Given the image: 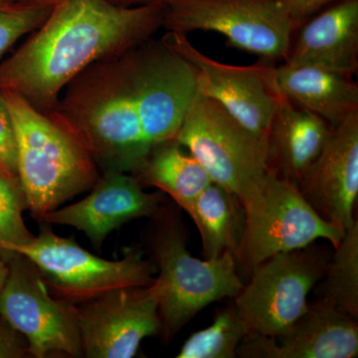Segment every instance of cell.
<instances>
[{
  "mask_svg": "<svg viewBox=\"0 0 358 358\" xmlns=\"http://www.w3.org/2000/svg\"><path fill=\"white\" fill-rule=\"evenodd\" d=\"M166 7L57 0L24 43L0 61V90L16 92L49 114L66 86L90 66L152 38L164 25Z\"/></svg>",
  "mask_w": 358,
  "mask_h": 358,
  "instance_id": "6da1fadb",
  "label": "cell"
},
{
  "mask_svg": "<svg viewBox=\"0 0 358 358\" xmlns=\"http://www.w3.org/2000/svg\"><path fill=\"white\" fill-rule=\"evenodd\" d=\"M136 46L78 75L48 114L84 145L103 171L134 176L152 150L143 128Z\"/></svg>",
  "mask_w": 358,
  "mask_h": 358,
  "instance_id": "7a4b0ae2",
  "label": "cell"
},
{
  "mask_svg": "<svg viewBox=\"0 0 358 358\" xmlns=\"http://www.w3.org/2000/svg\"><path fill=\"white\" fill-rule=\"evenodd\" d=\"M13 115L17 171L28 209L39 220L96 185L101 173L88 150L22 96L1 90Z\"/></svg>",
  "mask_w": 358,
  "mask_h": 358,
  "instance_id": "3957f363",
  "label": "cell"
},
{
  "mask_svg": "<svg viewBox=\"0 0 358 358\" xmlns=\"http://www.w3.org/2000/svg\"><path fill=\"white\" fill-rule=\"evenodd\" d=\"M152 243L159 275L150 285L157 296L162 331L173 336L207 306L235 298L243 288L234 254L226 252L215 259L190 255L176 223L167 222Z\"/></svg>",
  "mask_w": 358,
  "mask_h": 358,
  "instance_id": "277c9868",
  "label": "cell"
},
{
  "mask_svg": "<svg viewBox=\"0 0 358 358\" xmlns=\"http://www.w3.org/2000/svg\"><path fill=\"white\" fill-rule=\"evenodd\" d=\"M27 257L39 271L47 288L60 300L83 303L115 289L148 287L157 272L152 261L138 251H129L122 260H107L90 253L73 238L58 236L48 228L29 242L0 252Z\"/></svg>",
  "mask_w": 358,
  "mask_h": 358,
  "instance_id": "5b68a950",
  "label": "cell"
},
{
  "mask_svg": "<svg viewBox=\"0 0 358 358\" xmlns=\"http://www.w3.org/2000/svg\"><path fill=\"white\" fill-rule=\"evenodd\" d=\"M243 207V236L235 259L249 270L275 254L308 248L317 240H327L336 248L345 233L322 218L298 185L271 169Z\"/></svg>",
  "mask_w": 358,
  "mask_h": 358,
  "instance_id": "8992f818",
  "label": "cell"
},
{
  "mask_svg": "<svg viewBox=\"0 0 358 358\" xmlns=\"http://www.w3.org/2000/svg\"><path fill=\"white\" fill-rule=\"evenodd\" d=\"M174 141L188 148L212 181L234 194L242 205L260 189L270 171L267 145L199 93Z\"/></svg>",
  "mask_w": 358,
  "mask_h": 358,
  "instance_id": "52a82bcc",
  "label": "cell"
},
{
  "mask_svg": "<svg viewBox=\"0 0 358 358\" xmlns=\"http://www.w3.org/2000/svg\"><path fill=\"white\" fill-rule=\"evenodd\" d=\"M162 28L219 33L229 46L272 62L286 60L298 31L274 0H174L166 7Z\"/></svg>",
  "mask_w": 358,
  "mask_h": 358,
  "instance_id": "ba28073f",
  "label": "cell"
},
{
  "mask_svg": "<svg viewBox=\"0 0 358 358\" xmlns=\"http://www.w3.org/2000/svg\"><path fill=\"white\" fill-rule=\"evenodd\" d=\"M6 261L8 273L0 293V315L27 339L30 355L83 357L76 305L52 298L27 257L13 252Z\"/></svg>",
  "mask_w": 358,
  "mask_h": 358,
  "instance_id": "9c48e42d",
  "label": "cell"
},
{
  "mask_svg": "<svg viewBox=\"0 0 358 358\" xmlns=\"http://www.w3.org/2000/svg\"><path fill=\"white\" fill-rule=\"evenodd\" d=\"M303 250L275 254L252 268L249 284L234 298L249 333L277 338L307 312L327 264Z\"/></svg>",
  "mask_w": 358,
  "mask_h": 358,
  "instance_id": "30bf717a",
  "label": "cell"
},
{
  "mask_svg": "<svg viewBox=\"0 0 358 358\" xmlns=\"http://www.w3.org/2000/svg\"><path fill=\"white\" fill-rule=\"evenodd\" d=\"M160 39L196 68L200 95L217 103L257 140L267 145L277 106L275 66L266 60L251 66L218 62L180 33L166 31Z\"/></svg>",
  "mask_w": 358,
  "mask_h": 358,
  "instance_id": "8fae6325",
  "label": "cell"
},
{
  "mask_svg": "<svg viewBox=\"0 0 358 358\" xmlns=\"http://www.w3.org/2000/svg\"><path fill=\"white\" fill-rule=\"evenodd\" d=\"M77 307L83 357L131 358L141 341L162 329L152 287L113 289Z\"/></svg>",
  "mask_w": 358,
  "mask_h": 358,
  "instance_id": "7c38bea8",
  "label": "cell"
},
{
  "mask_svg": "<svg viewBox=\"0 0 358 358\" xmlns=\"http://www.w3.org/2000/svg\"><path fill=\"white\" fill-rule=\"evenodd\" d=\"M358 355L355 317L324 300L277 338L249 333L237 357L249 358H353Z\"/></svg>",
  "mask_w": 358,
  "mask_h": 358,
  "instance_id": "4fadbf2b",
  "label": "cell"
},
{
  "mask_svg": "<svg viewBox=\"0 0 358 358\" xmlns=\"http://www.w3.org/2000/svg\"><path fill=\"white\" fill-rule=\"evenodd\" d=\"M322 218L346 230L358 197V112L331 128L326 145L298 185Z\"/></svg>",
  "mask_w": 358,
  "mask_h": 358,
  "instance_id": "5bb4252c",
  "label": "cell"
},
{
  "mask_svg": "<svg viewBox=\"0 0 358 358\" xmlns=\"http://www.w3.org/2000/svg\"><path fill=\"white\" fill-rule=\"evenodd\" d=\"M159 203V195L145 192L136 176L107 171L101 174L88 196L48 212L39 220L76 228L98 249L122 224L155 215Z\"/></svg>",
  "mask_w": 358,
  "mask_h": 358,
  "instance_id": "9a60e30c",
  "label": "cell"
},
{
  "mask_svg": "<svg viewBox=\"0 0 358 358\" xmlns=\"http://www.w3.org/2000/svg\"><path fill=\"white\" fill-rule=\"evenodd\" d=\"M292 43L288 65H310L353 77L358 70V0H338L308 20Z\"/></svg>",
  "mask_w": 358,
  "mask_h": 358,
  "instance_id": "2e32d148",
  "label": "cell"
},
{
  "mask_svg": "<svg viewBox=\"0 0 358 358\" xmlns=\"http://www.w3.org/2000/svg\"><path fill=\"white\" fill-rule=\"evenodd\" d=\"M331 128L278 91L267 140L268 169L298 185L326 145Z\"/></svg>",
  "mask_w": 358,
  "mask_h": 358,
  "instance_id": "e0dca14e",
  "label": "cell"
},
{
  "mask_svg": "<svg viewBox=\"0 0 358 358\" xmlns=\"http://www.w3.org/2000/svg\"><path fill=\"white\" fill-rule=\"evenodd\" d=\"M275 88L303 109L336 128L358 112V85L353 77L310 65L274 68Z\"/></svg>",
  "mask_w": 358,
  "mask_h": 358,
  "instance_id": "ac0fdd59",
  "label": "cell"
},
{
  "mask_svg": "<svg viewBox=\"0 0 358 358\" xmlns=\"http://www.w3.org/2000/svg\"><path fill=\"white\" fill-rule=\"evenodd\" d=\"M199 228L205 259L236 255L243 236L245 211L234 194L212 182L185 210Z\"/></svg>",
  "mask_w": 358,
  "mask_h": 358,
  "instance_id": "d6986e66",
  "label": "cell"
},
{
  "mask_svg": "<svg viewBox=\"0 0 358 358\" xmlns=\"http://www.w3.org/2000/svg\"><path fill=\"white\" fill-rule=\"evenodd\" d=\"M134 176L141 185L166 192L185 210L213 182L199 160L185 154L176 141L155 148Z\"/></svg>",
  "mask_w": 358,
  "mask_h": 358,
  "instance_id": "ffe728a7",
  "label": "cell"
},
{
  "mask_svg": "<svg viewBox=\"0 0 358 358\" xmlns=\"http://www.w3.org/2000/svg\"><path fill=\"white\" fill-rule=\"evenodd\" d=\"M331 262L327 265V275L322 298L341 312L357 319L358 315V221L345 230L336 247Z\"/></svg>",
  "mask_w": 358,
  "mask_h": 358,
  "instance_id": "44dd1931",
  "label": "cell"
},
{
  "mask_svg": "<svg viewBox=\"0 0 358 358\" xmlns=\"http://www.w3.org/2000/svg\"><path fill=\"white\" fill-rule=\"evenodd\" d=\"M248 334V327L234 306L218 313L211 326L186 339L176 357L234 358Z\"/></svg>",
  "mask_w": 358,
  "mask_h": 358,
  "instance_id": "7402d4cb",
  "label": "cell"
},
{
  "mask_svg": "<svg viewBox=\"0 0 358 358\" xmlns=\"http://www.w3.org/2000/svg\"><path fill=\"white\" fill-rule=\"evenodd\" d=\"M25 209L27 201L20 179L0 173V252L27 243L34 236L23 220Z\"/></svg>",
  "mask_w": 358,
  "mask_h": 358,
  "instance_id": "603a6c76",
  "label": "cell"
},
{
  "mask_svg": "<svg viewBox=\"0 0 358 358\" xmlns=\"http://www.w3.org/2000/svg\"><path fill=\"white\" fill-rule=\"evenodd\" d=\"M54 4H0V61L18 40L44 22Z\"/></svg>",
  "mask_w": 358,
  "mask_h": 358,
  "instance_id": "cb8c5ba5",
  "label": "cell"
},
{
  "mask_svg": "<svg viewBox=\"0 0 358 358\" xmlns=\"http://www.w3.org/2000/svg\"><path fill=\"white\" fill-rule=\"evenodd\" d=\"M0 173L18 178L17 141L13 115L0 90ZM20 179V178H18Z\"/></svg>",
  "mask_w": 358,
  "mask_h": 358,
  "instance_id": "d4e9b609",
  "label": "cell"
},
{
  "mask_svg": "<svg viewBox=\"0 0 358 358\" xmlns=\"http://www.w3.org/2000/svg\"><path fill=\"white\" fill-rule=\"evenodd\" d=\"M31 357L27 339L0 315V358Z\"/></svg>",
  "mask_w": 358,
  "mask_h": 358,
  "instance_id": "484cf974",
  "label": "cell"
},
{
  "mask_svg": "<svg viewBox=\"0 0 358 358\" xmlns=\"http://www.w3.org/2000/svg\"><path fill=\"white\" fill-rule=\"evenodd\" d=\"M285 9L296 30L308 20L338 0H274Z\"/></svg>",
  "mask_w": 358,
  "mask_h": 358,
  "instance_id": "4316f807",
  "label": "cell"
},
{
  "mask_svg": "<svg viewBox=\"0 0 358 358\" xmlns=\"http://www.w3.org/2000/svg\"><path fill=\"white\" fill-rule=\"evenodd\" d=\"M112 3L119 6H150V4H160V6H169L174 0H109Z\"/></svg>",
  "mask_w": 358,
  "mask_h": 358,
  "instance_id": "83f0119b",
  "label": "cell"
},
{
  "mask_svg": "<svg viewBox=\"0 0 358 358\" xmlns=\"http://www.w3.org/2000/svg\"><path fill=\"white\" fill-rule=\"evenodd\" d=\"M56 1H57V0H0V4L25 3V2H32V3L54 4Z\"/></svg>",
  "mask_w": 358,
  "mask_h": 358,
  "instance_id": "f1b7e54d",
  "label": "cell"
},
{
  "mask_svg": "<svg viewBox=\"0 0 358 358\" xmlns=\"http://www.w3.org/2000/svg\"><path fill=\"white\" fill-rule=\"evenodd\" d=\"M7 273H8V265L4 259L0 257V293L3 288L4 282H6Z\"/></svg>",
  "mask_w": 358,
  "mask_h": 358,
  "instance_id": "f546056e",
  "label": "cell"
}]
</instances>
